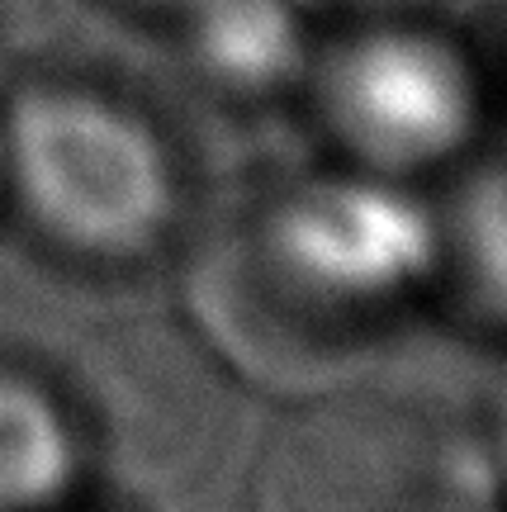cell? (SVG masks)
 <instances>
[{
	"instance_id": "obj_1",
	"label": "cell",
	"mask_w": 507,
	"mask_h": 512,
	"mask_svg": "<svg viewBox=\"0 0 507 512\" xmlns=\"http://www.w3.org/2000/svg\"><path fill=\"white\" fill-rule=\"evenodd\" d=\"M0 190L57 252L124 266L181 219V166L138 105L91 81H29L0 114Z\"/></svg>"
},
{
	"instance_id": "obj_2",
	"label": "cell",
	"mask_w": 507,
	"mask_h": 512,
	"mask_svg": "<svg viewBox=\"0 0 507 512\" xmlns=\"http://www.w3.org/2000/svg\"><path fill=\"white\" fill-rule=\"evenodd\" d=\"M247 256L285 309L313 323L403 304L441 275V219L417 185L356 166L280 190L247 238Z\"/></svg>"
},
{
	"instance_id": "obj_3",
	"label": "cell",
	"mask_w": 507,
	"mask_h": 512,
	"mask_svg": "<svg viewBox=\"0 0 507 512\" xmlns=\"http://www.w3.org/2000/svg\"><path fill=\"white\" fill-rule=\"evenodd\" d=\"M318 124L346 166L417 185L460 162L484 128V81L465 43L413 19L337 38L308 62Z\"/></svg>"
},
{
	"instance_id": "obj_4",
	"label": "cell",
	"mask_w": 507,
	"mask_h": 512,
	"mask_svg": "<svg viewBox=\"0 0 507 512\" xmlns=\"http://www.w3.org/2000/svg\"><path fill=\"white\" fill-rule=\"evenodd\" d=\"M86 475L81 422L48 380L0 366V512H62Z\"/></svg>"
},
{
	"instance_id": "obj_5",
	"label": "cell",
	"mask_w": 507,
	"mask_h": 512,
	"mask_svg": "<svg viewBox=\"0 0 507 512\" xmlns=\"http://www.w3.org/2000/svg\"><path fill=\"white\" fill-rule=\"evenodd\" d=\"M181 29L195 72L233 95H266L313 62L290 0H204Z\"/></svg>"
},
{
	"instance_id": "obj_6",
	"label": "cell",
	"mask_w": 507,
	"mask_h": 512,
	"mask_svg": "<svg viewBox=\"0 0 507 512\" xmlns=\"http://www.w3.org/2000/svg\"><path fill=\"white\" fill-rule=\"evenodd\" d=\"M441 271L479 313L507 323V176L474 181L441 219Z\"/></svg>"
},
{
	"instance_id": "obj_7",
	"label": "cell",
	"mask_w": 507,
	"mask_h": 512,
	"mask_svg": "<svg viewBox=\"0 0 507 512\" xmlns=\"http://www.w3.org/2000/svg\"><path fill=\"white\" fill-rule=\"evenodd\" d=\"M493 465H498V475L507 484V389L498 399V408H493Z\"/></svg>"
},
{
	"instance_id": "obj_8",
	"label": "cell",
	"mask_w": 507,
	"mask_h": 512,
	"mask_svg": "<svg viewBox=\"0 0 507 512\" xmlns=\"http://www.w3.org/2000/svg\"><path fill=\"white\" fill-rule=\"evenodd\" d=\"M124 5H133V10H152V15L181 19V15H190V10H200L204 0H124Z\"/></svg>"
},
{
	"instance_id": "obj_9",
	"label": "cell",
	"mask_w": 507,
	"mask_h": 512,
	"mask_svg": "<svg viewBox=\"0 0 507 512\" xmlns=\"http://www.w3.org/2000/svg\"><path fill=\"white\" fill-rule=\"evenodd\" d=\"M422 512H493V508L474 503V498H455V494H446V498H436V503H427Z\"/></svg>"
}]
</instances>
